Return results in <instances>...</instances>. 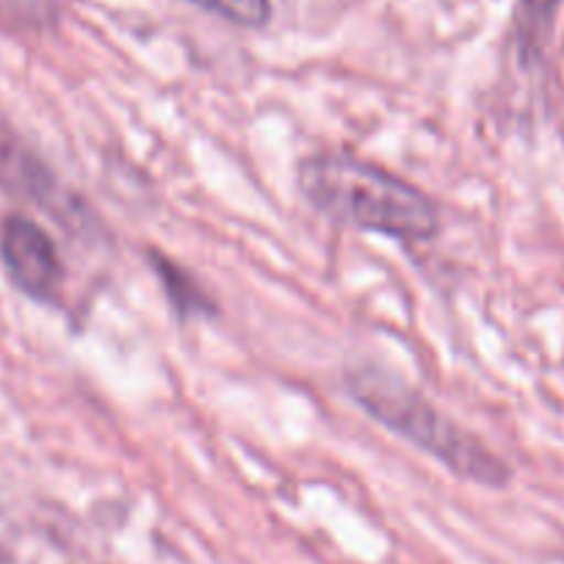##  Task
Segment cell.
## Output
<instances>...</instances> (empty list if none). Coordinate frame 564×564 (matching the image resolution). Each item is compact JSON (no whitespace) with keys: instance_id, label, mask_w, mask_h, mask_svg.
<instances>
[{"instance_id":"6da1fadb","label":"cell","mask_w":564,"mask_h":564,"mask_svg":"<svg viewBox=\"0 0 564 564\" xmlns=\"http://www.w3.org/2000/svg\"><path fill=\"white\" fill-rule=\"evenodd\" d=\"M300 186L313 208L340 225L401 241H426L437 230V208L421 188L349 155L307 159Z\"/></svg>"},{"instance_id":"3957f363","label":"cell","mask_w":564,"mask_h":564,"mask_svg":"<svg viewBox=\"0 0 564 564\" xmlns=\"http://www.w3.org/2000/svg\"><path fill=\"white\" fill-rule=\"evenodd\" d=\"M0 252L9 274L34 300H51L62 282V260L56 247L36 221L12 216L3 225Z\"/></svg>"},{"instance_id":"277c9868","label":"cell","mask_w":564,"mask_h":564,"mask_svg":"<svg viewBox=\"0 0 564 564\" xmlns=\"http://www.w3.org/2000/svg\"><path fill=\"white\" fill-rule=\"evenodd\" d=\"M0 186L25 192L31 197H42L51 192V177L31 159L29 150L20 148L9 135L7 128H0Z\"/></svg>"},{"instance_id":"7a4b0ae2","label":"cell","mask_w":564,"mask_h":564,"mask_svg":"<svg viewBox=\"0 0 564 564\" xmlns=\"http://www.w3.org/2000/svg\"><path fill=\"white\" fill-rule=\"evenodd\" d=\"M349 388L351 395L377 421H382L388 430L399 432L423 452H430L454 474H463L481 485H501L507 479V468L487 452L485 443L448 421L443 412H437L415 390L404 388L399 379H390L379 371H357L349 377Z\"/></svg>"},{"instance_id":"5b68a950","label":"cell","mask_w":564,"mask_h":564,"mask_svg":"<svg viewBox=\"0 0 564 564\" xmlns=\"http://www.w3.org/2000/svg\"><path fill=\"white\" fill-rule=\"evenodd\" d=\"M194 3L221 14V18L230 20V23L249 25V29H260V25L269 23L271 18L269 0H194Z\"/></svg>"}]
</instances>
